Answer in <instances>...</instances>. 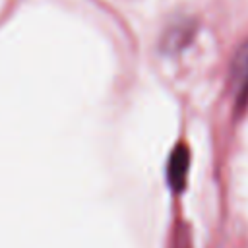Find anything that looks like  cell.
I'll return each instance as SVG.
<instances>
[{
    "label": "cell",
    "mask_w": 248,
    "mask_h": 248,
    "mask_svg": "<svg viewBox=\"0 0 248 248\" xmlns=\"http://www.w3.org/2000/svg\"><path fill=\"white\" fill-rule=\"evenodd\" d=\"M231 87L240 101L248 97V43H244L231 64Z\"/></svg>",
    "instance_id": "cell-1"
},
{
    "label": "cell",
    "mask_w": 248,
    "mask_h": 248,
    "mask_svg": "<svg viewBox=\"0 0 248 248\" xmlns=\"http://www.w3.org/2000/svg\"><path fill=\"white\" fill-rule=\"evenodd\" d=\"M188 149L184 145H176L169 157V165H167V176H169V184L174 190H182L184 182H186V172H188Z\"/></svg>",
    "instance_id": "cell-2"
}]
</instances>
